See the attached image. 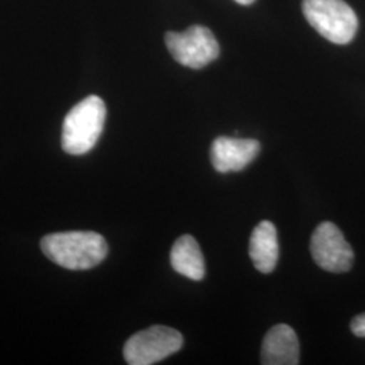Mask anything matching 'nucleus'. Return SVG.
<instances>
[{
	"label": "nucleus",
	"mask_w": 365,
	"mask_h": 365,
	"mask_svg": "<svg viewBox=\"0 0 365 365\" xmlns=\"http://www.w3.org/2000/svg\"><path fill=\"white\" fill-rule=\"evenodd\" d=\"M45 256L71 271H86L99 265L108 253L103 235L95 232H64L45 235L41 240Z\"/></svg>",
	"instance_id": "nucleus-1"
},
{
	"label": "nucleus",
	"mask_w": 365,
	"mask_h": 365,
	"mask_svg": "<svg viewBox=\"0 0 365 365\" xmlns=\"http://www.w3.org/2000/svg\"><path fill=\"white\" fill-rule=\"evenodd\" d=\"M105 102L91 95L66 114L63 123L61 145L68 155H86L96 145L105 128Z\"/></svg>",
	"instance_id": "nucleus-2"
},
{
	"label": "nucleus",
	"mask_w": 365,
	"mask_h": 365,
	"mask_svg": "<svg viewBox=\"0 0 365 365\" xmlns=\"http://www.w3.org/2000/svg\"><path fill=\"white\" fill-rule=\"evenodd\" d=\"M307 22L333 43L345 45L356 36L359 19L344 0H303Z\"/></svg>",
	"instance_id": "nucleus-3"
},
{
	"label": "nucleus",
	"mask_w": 365,
	"mask_h": 365,
	"mask_svg": "<svg viewBox=\"0 0 365 365\" xmlns=\"http://www.w3.org/2000/svg\"><path fill=\"white\" fill-rule=\"evenodd\" d=\"M182 333L168 327H148L131 336L123 346V357L130 365H152L182 349Z\"/></svg>",
	"instance_id": "nucleus-4"
},
{
	"label": "nucleus",
	"mask_w": 365,
	"mask_h": 365,
	"mask_svg": "<svg viewBox=\"0 0 365 365\" xmlns=\"http://www.w3.org/2000/svg\"><path fill=\"white\" fill-rule=\"evenodd\" d=\"M165 43L172 57L184 66L200 69L220 56V43L211 30L205 26L188 27L185 31H168Z\"/></svg>",
	"instance_id": "nucleus-5"
},
{
	"label": "nucleus",
	"mask_w": 365,
	"mask_h": 365,
	"mask_svg": "<svg viewBox=\"0 0 365 365\" xmlns=\"http://www.w3.org/2000/svg\"><path fill=\"white\" fill-rule=\"evenodd\" d=\"M310 249L317 265L327 272L342 274L352 268V247L331 222H322L314 230Z\"/></svg>",
	"instance_id": "nucleus-6"
},
{
	"label": "nucleus",
	"mask_w": 365,
	"mask_h": 365,
	"mask_svg": "<svg viewBox=\"0 0 365 365\" xmlns=\"http://www.w3.org/2000/svg\"><path fill=\"white\" fill-rule=\"evenodd\" d=\"M260 149L257 140L218 137L211 145V163L220 173L238 172L248 167Z\"/></svg>",
	"instance_id": "nucleus-7"
},
{
	"label": "nucleus",
	"mask_w": 365,
	"mask_h": 365,
	"mask_svg": "<svg viewBox=\"0 0 365 365\" xmlns=\"http://www.w3.org/2000/svg\"><path fill=\"white\" fill-rule=\"evenodd\" d=\"M299 339L295 330L280 324L269 329L261 346V364H299Z\"/></svg>",
	"instance_id": "nucleus-8"
},
{
	"label": "nucleus",
	"mask_w": 365,
	"mask_h": 365,
	"mask_svg": "<svg viewBox=\"0 0 365 365\" xmlns=\"http://www.w3.org/2000/svg\"><path fill=\"white\" fill-rule=\"evenodd\" d=\"M249 256L261 274H271L279 260V241L274 223L262 221L255 227L249 241Z\"/></svg>",
	"instance_id": "nucleus-9"
},
{
	"label": "nucleus",
	"mask_w": 365,
	"mask_h": 365,
	"mask_svg": "<svg viewBox=\"0 0 365 365\" xmlns=\"http://www.w3.org/2000/svg\"><path fill=\"white\" fill-rule=\"evenodd\" d=\"M172 268L191 280H202L206 274L205 257L200 247L192 235L179 237L170 250Z\"/></svg>",
	"instance_id": "nucleus-10"
},
{
	"label": "nucleus",
	"mask_w": 365,
	"mask_h": 365,
	"mask_svg": "<svg viewBox=\"0 0 365 365\" xmlns=\"http://www.w3.org/2000/svg\"><path fill=\"white\" fill-rule=\"evenodd\" d=\"M351 330L356 337L365 339V313L353 318L351 322Z\"/></svg>",
	"instance_id": "nucleus-11"
},
{
	"label": "nucleus",
	"mask_w": 365,
	"mask_h": 365,
	"mask_svg": "<svg viewBox=\"0 0 365 365\" xmlns=\"http://www.w3.org/2000/svg\"><path fill=\"white\" fill-rule=\"evenodd\" d=\"M237 3H240V4H242V6H248V4H252L255 0H235Z\"/></svg>",
	"instance_id": "nucleus-12"
}]
</instances>
